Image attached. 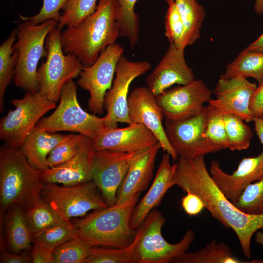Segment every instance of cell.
Wrapping results in <instances>:
<instances>
[{
  "label": "cell",
  "instance_id": "30",
  "mask_svg": "<svg viewBox=\"0 0 263 263\" xmlns=\"http://www.w3.org/2000/svg\"><path fill=\"white\" fill-rule=\"evenodd\" d=\"M76 237L73 223L62 220L33 235V244L52 251L64 243Z\"/></svg>",
  "mask_w": 263,
  "mask_h": 263
},
{
  "label": "cell",
  "instance_id": "40",
  "mask_svg": "<svg viewBox=\"0 0 263 263\" xmlns=\"http://www.w3.org/2000/svg\"><path fill=\"white\" fill-rule=\"evenodd\" d=\"M168 4L169 7L165 17V34L169 43L180 48L184 32L183 20L175 1Z\"/></svg>",
  "mask_w": 263,
  "mask_h": 263
},
{
  "label": "cell",
  "instance_id": "2",
  "mask_svg": "<svg viewBox=\"0 0 263 263\" xmlns=\"http://www.w3.org/2000/svg\"><path fill=\"white\" fill-rule=\"evenodd\" d=\"M117 0H99L95 11L61 35L65 54H74L84 67L93 64L107 46L120 36Z\"/></svg>",
  "mask_w": 263,
  "mask_h": 263
},
{
  "label": "cell",
  "instance_id": "3",
  "mask_svg": "<svg viewBox=\"0 0 263 263\" xmlns=\"http://www.w3.org/2000/svg\"><path fill=\"white\" fill-rule=\"evenodd\" d=\"M42 171L33 167L19 149L5 144L0 148V223L13 205L24 210L40 197Z\"/></svg>",
  "mask_w": 263,
  "mask_h": 263
},
{
  "label": "cell",
  "instance_id": "34",
  "mask_svg": "<svg viewBox=\"0 0 263 263\" xmlns=\"http://www.w3.org/2000/svg\"><path fill=\"white\" fill-rule=\"evenodd\" d=\"M96 1L97 0H68L62 9L57 26L62 29L64 26L77 25L95 11Z\"/></svg>",
  "mask_w": 263,
  "mask_h": 263
},
{
  "label": "cell",
  "instance_id": "15",
  "mask_svg": "<svg viewBox=\"0 0 263 263\" xmlns=\"http://www.w3.org/2000/svg\"><path fill=\"white\" fill-rule=\"evenodd\" d=\"M212 91L201 79L168 89L156 97L165 119L181 120L200 113L212 99Z\"/></svg>",
  "mask_w": 263,
  "mask_h": 263
},
{
  "label": "cell",
  "instance_id": "14",
  "mask_svg": "<svg viewBox=\"0 0 263 263\" xmlns=\"http://www.w3.org/2000/svg\"><path fill=\"white\" fill-rule=\"evenodd\" d=\"M142 152L94 151L92 180L109 207L115 204L118 190L131 165Z\"/></svg>",
  "mask_w": 263,
  "mask_h": 263
},
{
  "label": "cell",
  "instance_id": "9",
  "mask_svg": "<svg viewBox=\"0 0 263 263\" xmlns=\"http://www.w3.org/2000/svg\"><path fill=\"white\" fill-rule=\"evenodd\" d=\"M15 107L0 120V139L11 147L19 149L37 122L56 103L49 100L40 92H26L23 97L14 99Z\"/></svg>",
  "mask_w": 263,
  "mask_h": 263
},
{
  "label": "cell",
  "instance_id": "42",
  "mask_svg": "<svg viewBox=\"0 0 263 263\" xmlns=\"http://www.w3.org/2000/svg\"><path fill=\"white\" fill-rule=\"evenodd\" d=\"M0 263H32V253H15L5 249L4 235L2 231L0 236Z\"/></svg>",
  "mask_w": 263,
  "mask_h": 263
},
{
  "label": "cell",
  "instance_id": "38",
  "mask_svg": "<svg viewBox=\"0 0 263 263\" xmlns=\"http://www.w3.org/2000/svg\"><path fill=\"white\" fill-rule=\"evenodd\" d=\"M234 205L246 213H263V177L248 185Z\"/></svg>",
  "mask_w": 263,
  "mask_h": 263
},
{
  "label": "cell",
  "instance_id": "33",
  "mask_svg": "<svg viewBox=\"0 0 263 263\" xmlns=\"http://www.w3.org/2000/svg\"><path fill=\"white\" fill-rule=\"evenodd\" d=\"M228 140V148L232 151L242 150L250 146L253 133L250 128L237 115H224Z\"/></svg>",
  "mask_w": 263,
  "mask_h": 263
},
{
  "label": "cell",
  "instance_id": "43",
  "mask_svg": "<svg viewBox=\"0 0 263 263\" xmlns=\"http://www.w3.org/2000/svg\"><path fill=\"white\" fill-rule=\"evenodd\" d=\"M186 193L181 199V206L183 210L190 216L199 214L205 208L203 201L195 193L189 192Z\"/></svg>",
  "mask_w": 263,
  "mask_h": 263
},
{
  "label": "cell",
  "instance_id": "13",
  "mask_svg": "<svg viewBox=\"0 0 263 263\" xmlns=\"http://www.w3.org/2000/svg\"><path fill=\"white\" fill-rule=\"evenodd\" d=\"M151 67L148 61H130L123 54L121 56L115 68V77L104 99V108L106 111L104 117L108 129L117 127L118 123L131 124L128 109L130 85L135 78L149 71Z\"/></svg>",
  "mask_w": 263,
  "mask_h": 263
},
{
  "label": "cell",
  "instance_id": "29",
  "mask_svg": "<svg viewBox=\"0 0 263 263\" xmlns=\"http://www.w3.org/2000/svg\"><path fill=\"white\" fill-rule=\"evenodd\" d=\"M18 28L14 29L0 46V111L3 112L6 90L14 78L17 54L13 49Z\"/></svg>",
  "mask_w": 263,
  "mask_h": 263
},
{
  "label": "cell",
  "instance_id": "11",
  "mask_svg": "<svg viewBox=\"0 0 263 263\" xmlns=\"http://www.w3.org/2000/svg\"><path fill=\"white\" fill-rule=\"evenodd\" d=\"M208 105L198 114L181 120L166 119L168 140L179 157L194 159L223 150L203 137L208 115Z\"/></svg>",
  "mask_w": 263,
  "mask_h": 263
},
{
  "label": "cell",
  "instance_id": "27",
  "mask_svg": "<svg viewBox=\"0 0 263 263\" xmlns=\"http://www.w3.org/2000/svg\"><path fill=\"white\" fill-rule=\"evenodd\" d=\"M177 263H242L244 262L235 257L229 246L223 242L214 240L202 249L194 252H185L175 258Z\"/></svg>",
  "mask_w": 263,
  "mask_h": 263
},
{
  "label": "cell",
  "instance_id": "23",
  "mask_svg": "<svg viewBox=\"0 0 263 263\" xmlns=\"http://www.w3.org/2000/svg\"><path fill=\"white\" fill-rule=\"evenodd\" d=\"M161 148L158 142L133 162L118 190L115 204H122L146 189L152 178L156 157Z\"/></svg>",
  "mask_w": 263,
  "mask_h": 263
},
{
  "label": "cell",
  "instance_id": "31",
  "mask_svg": "<svg viewBox=\"0 0 263 263\" xmlns=\"http://www.w3.org/2000/svg\"><path fill=\"white\" fill-rule=\"evenodd\" d=\"M24 215L33 235L63 220L41 196L24 211Z\"/></svg>",
  "mask_w": 263,
  "mask_h": 263
},
{
  "label": "cell",
  "instance_id": "35",
  "mask_svg": "<svg viewBox=\"0 0 263 263\" xmlns=\"http://www.w3.org/2000/svg\"><path fill=\"white\" fill-rule=\"evenodd\" d=\"M92 247L80 238H73L54 250V263H84Z\"/></svg>",
  "mask_w": 263,
  "mask_h": 263
},
{
  "label": "cell",
  "instance_id": "22",
  "mask_svg": "<svg viewBox=\"0 0 263 263\" xmlns=\"http://www.w3.org/2000/svg\"><path fill=\"white\" fill-rule=\"evenodd\" d=\"M170 155L164 154L152 184L140 201L136 204L130 220L131 228L135 230L148 214L161 202L167 191L174 186L175 163L171 164Z\"/></svg>",
  "mask_w": 263,
  "mask_h": 263
},
{
  "label": "cell",
  "instance_id": "32",
  "mask_svg": "<svg viewBox=\"0 0 263 263\" xmlns=\"http://www.w3.org/2000/svg\"><path fill=\"white\" fill-rule=\"evenodd\" d=\"M137 0H117L120 36L129 39L132 49H133L139 39L140 21L138 15L134 11Z\"/></svg>",
  "mask_w": 263,
  "mask_h": 263
},
{
  "label": "cell",
  "instance_id": "50",
  "mask_svg": "<svg viewBox=\"0 0 263 263\" xmlns=\"http://www.w3.org/2000/svg\"><path fill=\"white\" fill-rule=\"evenodd\" d=\"M165 1H166L168 4L172 1H174L175 0H164Z\"/></svg>",
  "mask_w": 263,
  "mask_h": 263
},
{
  "label": "cell",
  "instance_id": "1",
  "mask_svg": "<svg viewBox=\"0 0 263 263\" xmlns=\"http://www.w3.org/2000/svg\"><path fill=\"white\" fill-rule=\"evenodd\" d=\"M204 156L194 159L179 157L175 163L174 184L184 192L199 196L211 215L235 232L244 255L249 259L252 253V236L263 228V213L244 212L229 201L213 181L207 168Z\"/></svg>",
  "mask_w": 263,
  "mask_h": 263
},
{
  "label": "cell",
  "instance_id": "39",
  "mask_svg": "<svg viewBox=\"0 0 263 263\" xmlns=\"http://www.w3.org/2000/svg\"><path fill=\"white\" fill-rule=\"evenodd\" d=\"M208 115L203 137L223 149L228 148V140L224 115L208 105Z\"/></svg>",
  "mask_w": 263,
  "mask_h": 263
},
{
  "label": "cell",
  "instance_id": "41",
  "mask_svg": "<svg viewBox=\"0 0 263 263\" xmlns=\"http://www.w3.org/2000/svg\"><path fill=\"white\" fill-rule=\"evenodd\" d=\"M43 0L42 7L38 14L30 17H21L22 20H29L35 25L50 19H55L58 22L61 16L59 11L68 0Z\"/></svg>",
  "mask_w": 263,
  "mask_h": 263
},
{
  "label": "cell",
  "instance_id": "51",
  "mask_svg": "<svg viewBox=\"0 0 263 263\" xmlns=\"http://www.w3.org/2000/svg\"><path fill=\"white\" fill-rule=\"evenodd\" d=\"M262 118L263 119V117H262Z\"/></svg>",
  "mask_w": 263,
  "mask_h": 263
},
{
  "label": "cell",
  "instance_id": "44",
  "mask_svg": "<svg viewBox=\"0 0 263 263\" xmlns=\"http://www.w3.org/2000/svg\"><path fill=\"white\" fill-rule=\"evenodd\" d=\"M250 111L253 118L263 117V83L258 85L252 96Z\"/></svg>",
  "mask_w": 263,
  "mask_h": 263
},
{
  "label": "cell",
  "instance_id": "6",
  "mask_svg": "<svg viewBox=\"0 0 263 263\" xmlns=\"http://www.w3.org/2000/svg\"><path fill=\"white\" fill-rule=\"evenodd\" d=\"M165 220L160 212L153 209L137 228L132 241V263H172L187 251L195 239L194 232L188 229L180 242L169 243L162 234Z\"/></svg>",
  "mask_w": 263,
  "mask_h": 263
},
{
  "label": "cell",
  "instance_id": "8",
  "mask_svg": "<svg viewBox=\"0 0 263 263\" xmlns=\"http://www.w3.org/2000/svg\"><path fill=\"white\" fill-rule=\"evenodd\" d=\"M61 30L56 26L47 35L45 44L48 52L46 60L38 69L39 91L56 103L59 101L65 84L79 76L84 67L74 54H64Z\"/></svg>",
  "mask_w": 263,
  "mask_h": 263
},
{
  "label": "cell",
  "instance_id": "25",
  "mask_svg": "<svg viewBox=\"0 0 263 263\" xmlns=\"http://www.w3.org/2000/svg\"><path fill=\"white\" fill-rule=\"evenodd\" d=\"M2 224L7 250L20 253L30 248L33 244V234L27 223L24 210L21 207L18 205L12 206L5 213L2 226Z\"/></svg>",
  "mask_w": 263,
  "mask_h": 263
},
{
  "label": "cell",
  "instance_id": "5",
  "mask_svg": "<svg viewBox=\"0 0 263 263\" xmlns=\"http://www.w3.org/2000/svg\"><path fill=\"white\" fill-rule=\"evenodd\" d=\"M18 27L17 41L13 49L17 54L13 78L15 85L26 92L39 91L37 66L40 59L47 57L46 37L57 26L58 22L50 19L38 25L25 20Z\"/></svg>",
  "mask_w": 263,
  "mask_h": 263
},
{
  "label": "cell",
  "instance_id": "45",
  "mask_svg": "<svg viewBox=\"0 0 263 263\" xmlns=\"http://www.w3.org/2000/svg\"><path fill=\"white\" fill-rule=\"evenodd\" d=\"M31 253L33 263H54L53 251L34 245Z\"/></svg>",
  "mask_w": 263,
  "mask_h": 263
},
{
  "label": "cell",
  "instance_id": "18",
  "mask_svg": "<svg viewBox=\"0 0 263 263\" xmlns=\"http://www.w3.org/2000/svg\"><path fill=\"white\" fill-rule=\"evenodd\" d=\"M209 172L219 189L235 205L248 185L263 177V151L257 156L242 159L231 174L225 172L215 160L211 161Z\"/></svg>",
  "mask_w": 263,
  "mask_h": 263
},
{
  "label": "cell",
  "instance_id": "28",
  "mask_svg": "<svg viewBox=\"0 0 263 263\" xmlns=\"http://www.w3.org/2000/svg\"><path fill=\"white\" fill-rule=\"evenodd\" d=\"M238 75L253 78L258 85L263 83V53L244 50L227 65L220 77L229 78Z\"/></svg>",
  "mask_w": 263,
  "mask_h": 263
},
{
  "label": "cell",
  "instance_id": "17",
  "mask_svg": "<svg viewBox=\"0 0 263 263\" xmlns=\"http://www.w3.org/2000/svg\"><path fill=\"white\" fill-rule=\"evenodd\" d=\"M128 109L131 124L144 125L157 137L164 152L169 154L173 160L178 159V155L167 137L161 108L148 87H138L132 91L128 98Z\"/></svg>",
  "mask_w": 263,
  "mask_h": 263
},
{
  "label": "cell",
  "instance_id": "10",
  "mask_svg": "<svg viewBox=\"0 0 263 263\" xmlns=\"http://www.w3.org/2000/svg\"><path fill=\"white\" fill-rule=\"evenodd\" d=\"M40 196L63 219L68 221L109 207L93 180L73 186L44 184Z\"/></svg>",
  "mask_w": 263,
  "mask_h": 263
},
{
  "label": "cell",
  "instance_id": "24",
  "mask_svg": "<svg viewBox=\"0 0 263 263\" xmlns=\"http://www.w3.org/2000/svg\"><path fill=\"white\" fill-rule=\"evenodd\" d=\"M68 135L51 133L35 127L19 150L33 167L44 171L49 168L47 162L48 155Z\"/></svg>",
  "mask_w": 263,
  "mask_h": 263
},
{
  "label": "cell",
  "instance_id": "36",
  "mask_svg": "<svg viewBox=\"0 0 263 263\" xmlns=\"http://www.w3.org/2000/svg\"><path fill=\"white\" fill-rule=\"evenodd\" d=\"M87 136L70 133L49 153L47 162L49 168L58 166L71 159L79 150Z\"/></svg>",
  "mask_w": 263,
  "mask_h": 263
},
{
  "label": "cell",
  "instance_id": "26",
  "mask_svg": "<svg viewBox=\"0 0 263 263\" xmlns=\"http://www.w3.org/2000/svg\"><path fill=\"white\" fill-rule=\"evenodd\" d=\"M184 27L180 48L193 44L200 37V31L205 17L203 6L196 0H175Z\"/></svg>",
  "mask_w": 263,
  "mask_h": 263
},
{
  "label": "cell",
  "instance_id": "4",
  "mask_svg": "<svg viewBox=\"0 0 263 263\" xmlns=\"http://www.w3.org/2000/svg\"><path fill=\"white\" fill-rule=\"evenodd\" d=\"M140 194L122 204L96 209L73 223L76 237L92 247L104 246L123 248L132 242L135 232L130 220Z\"/></svg>",
  "mask_w": 263,
  "mask_h": 263
},
{
  "label": "cell",
  "instance_id": "37",
  "mask_svg": "<svg viewBox=\"0 0 263 263\" xmlns=\"http://www.w3.org/2000/svg\"><path fill=\"white\" fill-rule=\"evenodd\" d=\"M133 242L123 248H91L84 263H132Z\"/></svg>",
  "mask_w": 263,
  "mask_h": 263
},
{
  "label": "cell",
  "instance_id": "49",
  "mask_svg": "<svg viewBox=\"0 0 263 263\" xmlns=\"http://www.w3.org/2000/svg\"><path fill=\"white\" fill-rule=\"evenodd\" d=\"M256 242L259 244L263 245V233L259 231L256 232Z\"/></svg>",
  "mask_w": 263,
  "mask_h": 263
},
{
  "label": "cell",
  "instance_id": "12",
  "mask_svg": "<svg viewBox=\"0 0 263 263\" xmlns=\"http://www.w3.org/2000/svg\"><path fill=\"white\" fill-rule=\"evenodd\" d=\"M124 50L118 43L109 45L93 64L83 67L77 83L89 93L88 107L91 113L103 114L105 95L112 86L116 66Z\"/></svg>",
  "mask_w": 263,
  "mask_h": 263
},
{
  "label": "cell",
  "instance_id": "48",
  "mask_svg": "<svg viewBox=\"0 0 263 263\" xmlns=\"http://www.w3.org/2000/svg\"><path fill=\"white\" fill-rule=\"evenodd\" d=\"M254 10L258 14H263V0H255Z\"/></svg>",
  "mask_w": 263,
  "mask_h": 263
},
{
  "label": "cell",
  "instance_id": "20",
  "mask_svg": "<svg viewBox=\"0 0 263 263\" xmlns=\"http://www.w3.org/2000/svg\"><path fill=\"white\" fill-rule=\"evenodd\" d=\"M94 140L86 136L77 153L67 162L42 171L43 184L73 186L92 180Z\"/></svg>",
  "mask_w": 263,
  "mask_h": 263
},
{
  "label": "cell",
  "instance_id": "46",
  "mask_svg": "<svg viewBox=\"0 0 263 263\" xmlns=\"http://www.w3.org/2000/svg\"><path fill=\"white\" fill-rule=\"evenodd\" d=\"M244 50L246 51L263 53V33L254 42Z\"/></svg>",
  "mask_w": 263,
  "mask_h": 263
},
{
  "label": "cell",
  "instance_id": "21",
  "mask_svg": "<svg viewBox=\"0 0 263 263\" xmlns=\"http://www.w3.org/2000/svg\"><path fill=\"white\" fill-rule=\"evenodd\" d=\"M159 141L155 135L144 125L132 123L127 127L107 130L94 140V150L142 152Z\"/></svg>",
  "mask_w": 263,
  "mask_h": 263
},
{
  "label": "cell",
  "instance_id": "16",
  "mask_svg": "<svg viewBox=\"0 0 263 263\" xmlns=\"http://www.w3.org/2000/svg\"><path fill=\"white\" fill-rule=\"evenodd\" d=\"M257 87L242 75L220 77L215 88L216 98L212 99L208 105L223 115L232 114L246 122L252 121L250 103Z\"/></svg>",
  "mask_w": 263,
  "mask_h": 263
},
{
  "label": "cell",
  "instance_id": "47",
  "mask_svg": "<svg viewBox=\"0 0 263 263\" xmlns=\"http://www.w3.org/2000/svg\"><path fill=\"white\" fill-rule=\"evenodd\" d=\"M252 121L256 133L263 146V119L261 117H255Z\"/></svg>",
  "mask_w": 263,
  "mask_h": 263
},
{
  "label": "cell",
  "instance_id": "19",
  "mask_svg": "<svg viewBox=\"0 0 263 263\" xmlns=\"http://www.w3.org/2000/svg\"><path fill=\"white\" fill-rule=\"evenodd\" d=\"M184 50L169 43L167 52L148 76V88L155 97L174 84L186 85L195 80L192 69L186 63Z\"/></svg>",
  "mask_w": 263,
  "mask_h": 263
},
{
  "label": "cell",
  "instance_id": "7",
  "mask_svg": "<svg viewBox=\"0 0 263 263\" xmlns=\"http://www.w3.org/2000/svg\"><path fill=\"white\" fill-rule=\"evenodd\" d=\"M35 127L51 133L68 131L82 134L93 140L107 128L104 117L84 111L77 98V86L71 80L62 88L59 104L54 112L42 117Z\"/></svg>",
  "mask_w": 263,
  "mask_h": 263
}]
</instances>
